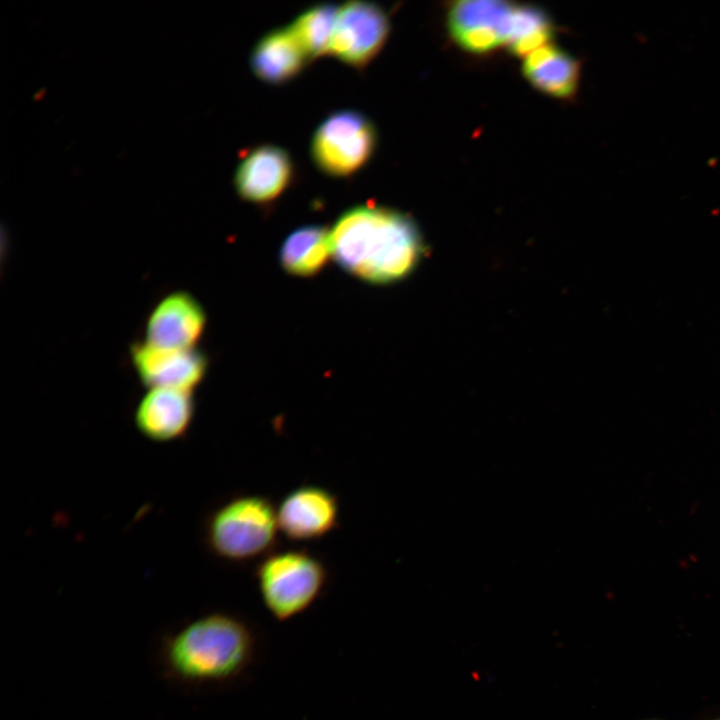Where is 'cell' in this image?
I'll return each mask as SVG.
<instances>
[{
	"label": "cell",
	"instance_id": "cell-1",
	"mask_svg": "<svg viewBox=\"0 0 720 720\" xmlns=\"http://www.w3.org/2000/svg\"><path fill=\"white\" fill-rule=\"evenodd\" d=\"M257 655L258 637L246 620L212 611L163 633L155 662L163 681L198 692L231 686L243 679Z\"/></svg>",
	"mask_w": 720,
	"mask_h": 720
},
{
	"label": "cell",
	"instance_id": "cell-2",
	"mask_svg": "<svg viewBox=\"0 0 720 720\" xmlns=\"http://www.w3.org/2000/svg\"><path fill=\"white\" fill-rule=\"evenodd\" d=\"M332 257L343 270L372 284L407 277L423 253L420 232L407 215L380 206L345 211L330 231Z\"/></svg>",
	"mask_w": 720,
	"mask_h": 720
},
{
	"label": "cell",
	"instance_id": "cell-3",
	"mask_svg": "<svg viewBox=\"0 0 720 720\" xmlns=\"http://www.w3.org/2000/svg\"><path fill=\"white\" fill-rule=\"evenodd\" d=\"M278 531L277 508L269 498L240 495L208 514L203 541L215 558L239 564L271 553Z\"/></svg>",
	"mask_w": 720,
	"mask_h": 720
},
{
	"label": "cell",
	"instance_id": "cell-4",
	"mask_svg": "<svg viewBox=\"0 0 720 720\" xmlns=\"http://www.w3.org/2000/svg\"><path fill=\"white\" fill-rule=\"evenodd\" d=\"M262 603L278 622L308 610L324 591L328 571L324 562L304 549L272 551L255 570Z\"/></svg>",
	"mask_w": 720,
	"mask_h": 720
},
{
	"label": "cell",
	"instance_id": "cell-5",
	"mask_svg": "<svg viewBox=\"0 0 720 720\" xmlns=\"http://www.w3.org/2000/svg\"><path fill=\"white\" fill-rule=\"evenodd\" d=\"M376 143V129L367 116L342 110L330 114L319 125L312 139L311 154L325 174L346 177L368 162Z\"/></svg>",
	"mask_w": 720,
	"mask_h": 720
},
{
	"label": "cell",
	"instance_id": "cell-6",
	"mask_svg": "<svg viewBox=\"0 0 720 720\" xmlns=\"http://www.w3.org/2000/svg\"><path fill=\"white\" fill-rule=\"evenodd\" d=\"M514 5L498 0L452 2L446 11L448 34L459 48L474 55L505 48Z\"/></svg>",
	"mask_w": 720,
	"mask_h": 720
},
{
	"label": "cell",
	"instance_id": "cell-7",
	"mask_svg": "<svg viewBox=\"0 0 720 720\" xmlns=\"http://www.w3.org/2000/svg\"><path fill=\"white\" fill-rule=\"evenodd\" d=\"M390 32L385 10L364 0L339 7L329 53L354 67L368 64L383 48Z\"/></svg>",
	"mask_w": 720,
	"mask_h": 720
},
{
	"label": "cell",
	"instance_id": "cell-8",
	"mask_svg": "<svg viewBox=\"0 0 720 720\" xmlns=\"http://www.w3.org/2000/svg\"><path fill=\"white\" fill-rule=\"evenodd\" d=\"M201 303L189 292L177 290L164 296L145 323V343L162 349H195L206 327Z\"/></svg>",
	"mask_w": 720,
	"mask_h": 720
},
{
	"label": "cell",
	"instance_id": "cell-9",
	"mask_svg": "<svg viewBox=\"0 0 720 720\" xmlns=\"http://www.w3.org/2000/svg\"><path fill=\"white\" fill-rule=\"evenodd\" d=\"M129 355L140 382L148 389L176 388L193 391L205 378L206 355L198 350H173L144 341L130 345Z\"/></svg>",
	"mask_w": 720,
	"mask_h": 720
},
{
	"label": "cell",
	"instance_id": "cell-10",
	"mask_svg": "<svg viewBox=\"0 0 720 720\" xmlns=\"http://www.w3.org/2000/svg\"><path fill=\"white\" fill-rule=\"evenodd\" d=\"M338 497L318 485H302L290 491L277 508L279 530L291 541L319 540L339 522Z\"/></svg>",
	"mask_w": 720,
	"mask_h": 720
},
{
	"label": "cell",
	"instance_id": "cell-11",
	"mask_svg": "<svg viewBox=\"0 0 720 720\" xmlns=\"http://www.w3.org/2000/svg\"><path fill=\"white\" fill-rule=\"evenodd\" d=\"M195 409L193 391L151 388L135 408L134 424L147 440L169 443L182 438L188 432Z\"/></svg>",
	"mask_w": 720,
	"mask_h": 720
},
{
	"label": "cell",
	"instance_id": "cell-12",
	"mask_svg": "<svg viewBox=\"0 0 720 720\" xmlns=\"http://www.w3.org/2000/svg\"><path fill=\"white\" fill-rule=\"evenodd\" d=\"M293 163L289 154L275 145L250 150L240 161L234 176L239 196L253 203L276 199L290 184Z\"/></svg>",
	"mask_w": 720,
	"mask_h": 720
},
{
	"label": "cell",
	"instance_id": "cell-13",
	"mask_svg": "<svg viewBox=\"0 0 720 720\" xmlns=\"http://www.w3.org/2000/svg\"><path fill=\"white\" fill-rule=\"evenodd\" d=\"M581 66L579 59L549 43L523 58L522 73L536 90L567 100L578 92Z\"/></svg>",
	"mask_w": 720,
	"mask_h": 720
},
{
	"label": "cell",
	"instance_id": "cell-14",
	"mask_svg": "<svg viewBox=\"0 0 720 720\" xmlns=\"http://www.w3.org/2000/svg\"><path fill=\"white\" fill-rule=\"evenodd\" d=\"M309 60L290 27L265 34L255 45L250 64L261 80L280 84L294 78Z\"/></svg>",
	"mask_w": 720,
	"mask_h": 720
},
{
	"label": "cell",
	"instance_id": "cell-15",
	"mask_svg": "<svg viewBox=\"0 0 720 720\" xmlns=\"http://www.w3.org/2000/svg\"><path fill=\"white\" fill-rule=\"evenodd\" d=\"M331 256L330 231L307 225L293 231L283 242L280 263L289 274L309 277L320 272Z\"/></svg>",
	"mask_w": 720,
	"mask_h": 720
},
{
	"label": "cell",
	"instance_id": "cell-16",
	"mask_svg": "<svg viewBox=\"0 0 720 720\" xmlns=\"http://www.w3.org/2000/svg\"><path fill=\"white\" fill-rule=\"evenodd\" d=\"M554 34L552 19L542 8L515 4L505 49L524 58L551 43Z\"/></svg>",
	"mask_w": 720,
	"mask_h": 720
},
{
	"label": "cell",
	"instance_id": "cell-17",
	"mask_svg": "<svg viewBox=\"0 0 720 720\" xmlns=\"http://www.w3.org/2000/svg\"><path fill=\"white\" fill-rule=\"evenodd\" d=\"M339 7L319 3L304 10L289 26L309 60L329 52Z\"/></svg>",
	"mask_w": 720,
	"mask_h": 720
},
{
	"label": "cell",
	"instance_id": "cell-18",
	"mask_svg": "<svg viewBox=\"0 0 720 720\" xmlns=\"http://www.w3.org/2000/svg\"><path fill=\"white\" fill-rule=\"evenodd\" d=\"M704 720H720V712H719V713H716V714H713V715L705 718Z\"/></svg>",
	"mask_w": 720,
	"mask_h": 720
},
{
	"label": "cell",
	"instance_id": "cell-19",
	"mask_svg": "<svg viewBox=\"0 0 720 720\" xmlns=\"http://www.w3.org/2000/svg\"><path fill=\"white\" fill-rule=\"evenodd\" d=\"M646 720H661V719H646Z\"/></svg>",
	"mask_w": 720,
	"mask_h": 720
}]
</instances>
